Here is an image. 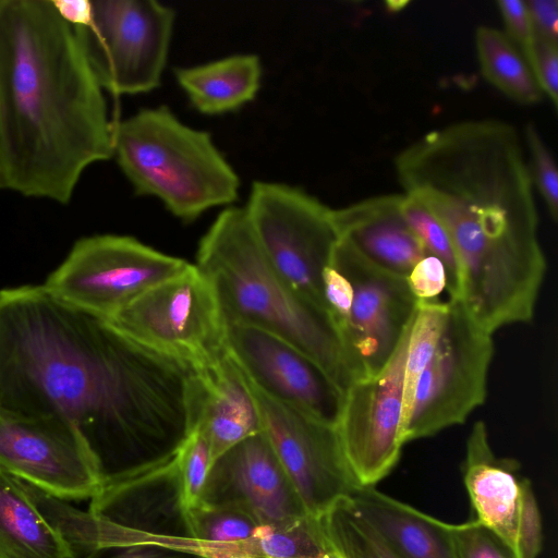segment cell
<instances>
[{
    "mask_svg": "<svg viewBox=\"0 0 558 558\" xmlns=\"http://www.w3.org/2000/svg\"><path fill=\"white\" fill-rule=\"evenodd\" d=\"M199 504L242 508L263 525L308 514L263 430L214 460Z\"/></svg>",
    "mask_w": 558,
    "mask_h": 558,
    "instance_id": "obj_17",
    "label": "cell"
},
{
    "mask_svg": "<svg viewBox=\"0 0 558 558\" xmlns=\"http://www.w3.org/2000/svg\"><path fill=\"white\" fill-rule=\"evenodd\" d=\"M137 344L195 372L227 354V323L209 279L190 264L108 319Z\"/></svg>",
    "mask_w": 558,
    "mask_h": 558,
    "instance_id": "obj_7",
    "label": "cell"
},
{
    "mask_svg": "<svg viewBox=\"0 0 558 558\" xmlns=\"http://www.w3.org/2000/svg\"><path fill=\"white\" fill-rule=\"evenodd\" d=\"M112 147L135 193L157 197L183 221L238 198L239 177L210 134L167 107L142 109L113 125Z\"/></svg>",
    "mask_w": 558,
    "mask_h": 558,
    "instance_id": "obj_5",
    "label": "cell"
},
{
    "mask_svg": "<svg viewBox=\"0 0 558 558\" xmlns=\"http://www.w3.org/2000/svg\"><path fill=\"white\" fill-rule=\"evenodd\" d=\"M323 292L354 379L377 375L417 310L407 279L380 269L339 239L323 274Z\"/></svg>",
    "mask_w": 558,
    "mask_h": 558,
    "instance_id": "obj_6",
    "label": "cell"
},
{
    "mask_svg": "<svg viewBox=\"0 0 558 558\" xmlns=\"http://www.w3.org/2000/svg\"><path fill=\"white\" fill-rule=\"evenodd\" d=\"M405 195L446 229L453 300L489 333L533 319L546 272L529 165L517 129L496 119L429 131L395 158Z\"/></svg>",
    "mask_w": 558,
    "mask_h": 558,
    "instance_id": "obj_2",
    "label": "cell"
},
{
    "mask_svg": "<svg viewBox=\"0 0 558 558\" xmlns=\"http://www.w3.org/2000/svg\"><path fill=\"white\" fill-rule=\"evenodd\" d=\"M227 350L251 386L265 397L337 426L344 393L301 350L272 333L240 324H227Z\"/></svg>",
    "mask_w": 558,
    "mask_h": 558,
    "instance_id": "obj_15",
    "label": "cell"
},
{
    "mask_svg": "<svg viewBox=\"0 0 558 558\" xmlns=\"http://www.w3.org/2000/svg\"><path fill=\"white\" fill-rule=\"evenodd\" d=\"M348 498L401 558H457L452 524L393 499L374 486H357Z\"/></svg>",
    "mask_w": 558,
    "mask_h": 558,
    "instance_id": "obj_21",
    "label": "cell"
},
{
    "mask_svg": "<svg viewBox=\"0 0 558 558\" xmlns=\"http://www.w3.org/2000/svg\"><path fill=\"white\" fill-rule=\"evenodd\" d=\"M519 469L514 459L494 453L485 423L476 421L466 440L463 481L475 520L494 531L514 550L522 483Z\"/></svg>",
    "mask_w": 558,
    "mask_h": 558,
    "instance_id": "obj_20",
    "label": "cell"
},
{
    "mask_svg": "<svg viewBox=\"0 0 558 558\" xmlns=\"http://www.w3.org/2000/svg\"><path fill=\"white\" fill-rule=\"evenodd\" d=\"M412 325V323H411ZM389 363L344 392L337 430L360 486H374L400 459L403 447V381L410 328Z\"/></svg>",
    "mask_w": 558,
    "mask_h": 558,
    "instance_id": "obj_14",
    "label": "cell"
},
{
    "mask_svg": "<svg viewBox=\"0 0 558 558\" xmlns=\"http://www.w3.org/2000/svg\"><path fill=\"white\" fill-rule=\"evenodd\" d=\"M182 477L187 507L199 504L201 496L214 462L210 442L199 429H194L175 454Z\"/></svg>",
    "mask_w": 558,
    "mask_h": 558,
    "instance_id": "obj_29",
    "label": "cell"
},
{
    "mask_svg": "<svg viewBox=\"0 0 558 558\" xmlns=\"http://www.w3.org/2000/svg\"><path fill=\"white\" fill-rule=\"evenodd\" d=\"M475 47L483 76L512 100L534 105L543 93L523 56L504 32L492 26H478Z\"/></svg>",
    "mask_w": 558,
    "mask_h": 558,
    "instance_id": "obj_24",
    "label": "cell"
},
{
    "mask_svg": "<svg viewBox=\"0 0 558 558\" xmlns=\"http://www.w3.org/2000/svg\"><path fill=\"white\" fill-rule=\"evenodd\" d=\"M541 548V513L531 482L527 478H522L515 553L518 558H536Z\"/></svg>",
    "mask_w": 558,
    "mask_h": 558,
    "instance_id": "obj_32",
    "label": "cell"
},
{
    "mask_svg": "<svg viewBox=\"0 0 558 558\" xmlns=\"http://www.w3.org/2000/svg\"><path fill=\"white\" fill-rule=\"evenodd\" d=\"M189 265L135 238L98 234L77 240L43 286L58 299L109 319Z\"/></svg>",
    "mask_w": 558,
    "mask_h": 558,
    "instance_id": "obj_11",
    "label": "cell"
},
{
    "mask_svg": "<svg viewBox=\"0 0 558 558\" xmlns=\"http://www.w3.org/2000/svg\"><path fill=\"white\" fill-rule=\"evenodd\" d=\"M102 88L51 0H0L1 189L60 204L113 157Z\"/></svg>",
    "mask_w": 558,
    "mask_h": 558,
    "instance_id": "obj_3",
    "label": "cell"
},
{
    "mask_svg": "<svg viewBox=\"0 0 558 558\" xmlns=\"http://www.w3.org/2000/svg\"><path fill=\"white\" fill-rule=\"evenodd\" d=\"M174 74L195 109L217 116L234 111L255 98L262 81V64L255 54H233L179 68Z\"/></svg>",
    "mask_w": 558,
    "mask_h": 558,
    "instance_id": "obj_23",
    "label": "cell"
},
{
    "mask_svg": "<svg viewBox=\"0 0 558 558\" xmlns=\"http://www.w3.org/2000/svg\"><path fill=\"white\" fill-rule=\"evenodd\" d=\"M498 11L505 25V35L527 62L535 44V35L525 1L499 0Z\"/></svg>",
    "mask_w": 558,
    "mask_h": 558,
    "instance_id": "obj_35",
    "label": "cell"
},
{
    "mask_svg": "<svg viewBox=\"0 0 558 558\" xmlns=\"http://www.w3.org/2000/svg\"><path fill=\"white\" fill-rule=\"evenodd\" d=\"M322 558H345L339 550L335 547L327 551Z\"/></svg>",
    "mask_w": 558,
    "mask_h": 558,
    "instance_id": "obj_39",
    "label": "cell"
},
{
    "mask_svg": "<svg viewBox=\"0 0 558 558\" xmlns=\"http://www.w3.org/2000/svg\"><path fill=\"white\" fill-rule=\"evenodd\" d=\"M190 514L199 553L207 558L233 554L257 558L256 535L262 524L244 509L198 504Z\"/></svg>",
    "mask_w": 558,
    "mask_h": 558,
    "instance_id": "obj_25",
    "label": "cell"
},
{
    "mask_svg": "<svg viewBox=\"0 0 558 558\" xmlns=\"http://www.w3.org/2000/svg\"><path fill=\"white\" fill-rule=\"evenodd\" d=\"M401 213L426 252L444 264L448 276V295L453 300L458 288V266L450 238L440 221L416 198L402 194Z\"/></svg>",
    "mask_w": 558,
    "mask_h": 558,
    "instance_id": "obj_28",
    "label": "cell"
},
{
    "mask_svg": "<svg viewBox=\"0 0 558 558\" xmlns=\"http://www.w3.org/2000/svg\"><path fill=\"white\" fill-rule=\"evenodd\" d=\"M244 209L274 270L299 296L327 313L323 274L339 240L332 208L299 187L257 181Z\"/></svg>",
    "mask_w": 558,
    "mask_h": 558,
    "instance_id": "obj_8",
    "label": "cell"
},
{
    "mask_svg": "<svg viewBox=\"0 0 558 558\" xmlns=\"http://www.w3.org/2000/svg\"><path fill=\"white\" fill-rule=\"evenodd\" d=\"M57 13L71 27L86 25L92 17L89 0H51Z\"/></svg>",
    "mask_w": 558,
    "mask_h": 558,
    "instance_id": "obj_38",
    "label": "cell"
},
{
    "mask_svg": "<svg viewBox=\"0 0 558 558\" xmlns=\"http://www.w3.org/2000/svg\"><path fill=\"white\" fill-rule=\"evenodd\" d=\"M457 558H518L515 550L476 520L452 524Z\"/></svg>",
    "mask_w": 558,
    "mask_h": 558,
    "instance_id": "obj_31",
    "label": "cell"
},
{
    "mask_svg": "<svg viewBox=\"0 0 558 558\" xmlns=\"http://www.w3.org/2000/svg\"><path fill=\"white\" fill-rule=\"evenodd\" d=\"M405 279L417 302L438 301L445 290L448 292L446 268L430 254L425 255Z\"/></svg>",
    "mask_w": 558,
    "mask_h": 558,
    "instance_id": "obj_34",
    "label": "cell"
},
{
    "mask_svg": "<svg viewBox=\"0 0 558 558\" xmlns=\"http://www.w3.org/2000/svg\"><path fill=\"white\" fill-rule=\"evenodd\" d=\"M0 558H73L28 485L0 471Z\"/></svg>",
    "mask_w": 558,
    "mask_h": 558,
    "instance_id": "obj_22",
    "label": "cell"
},
{
    "mask_svg": "<svg viewBox=\"0 0 558 558\" xmlns=\"http://www.w3.org/2000/svg\"><path fill=\"white\" fill-rule=\"evenodd\" d=\"M527 64L543 93L553 106L558 104V44L535 38Z\"/></svg>",
    "mask_w": 558,
    "mask_h": 558,
    "instance_id": "obj_36",
    "label": "cell"
},
{
    "mask_svg": "<svg viewBox=\"0 0 558 558\" xmlns=\"http://www.w3.org/2000/svg\"><path fill=\"white\" fill-rule=\"evenodd\" d=\"M193 430L208 438L214 460L262 430L259 410L248 381L229 354L195 372L191 391Z\"/></svg>",
    "mask_w": 558,
    "mask_h": 558,
    "instance_id": "obj_19",
    "label": "cell"
},
{
    "mask_svg": "<svg viewBox=\"0 0 558 558\" xmlns=\"http://www.w3.org/2000/svg\"><path fill=\"white\" fill-rule=\"evenodd\" d=\"M77 558H207L199 551L161 542L97 545Z\"/></svg>",
    "mask_w": 558,
    "mask_h": 558,
    "instance_id": "obj_33",
    "label": "cell"
},
{
    "mask_svg": "<svg viewBox=\"0 0 558 558\" xmlns=\"http://www.w3.org/2000/svg\"><path fill=\"white\" fill-rule=\"evenodd\" d=\"M493 335L449 300L444 328L417 375L404 416L403 444L463 424L486 399Z\"/></svg>",
    "mask_w": 558,
    "mask_h": 558,
    "instance_id": "obj_9",
    "label": "cell"
},
{
    "mask_svg": "<svg viewBox=\"0 0 558 558\" xmlns=\"http://www.w3.org/2000/svg\"><path fill=\"white\" fill-rule=\"evenodd\" d=\"M322 522L332 546L345 558H401L348 497L338 500Z\"/></svg>",
    "mask_w": 558,
    "mask_h": 558,
    "instance_id": "obj_27",
    "label": "cell"
},
{
    "mask_svg": "<svg viewBox=\"0 0 558 558\" xmlns=\"http://www.w3.org/2000/svg\"><path fill=\"white\" fill-rule=\"evenodd\" d=\"M221 558H254V557L245 555V554H233V555H228V556H225Z\"/></svg>",
    "mask_w": 558,
    "mask_h": 558,
    "instance_id": "obj_40",
    "label": "cell"
},
{
    "mask_svg": "<svg viewBox=\"0 0 558 558\" xmlns=\"http://www.w3.org/2000/svg\"><path fill=\"white\" fill-rule=\"evenodd\" d=\"M174 19L155 0H95L89 22L72 28L100 87L132 95L159 86Z\"/></svg>",
    "mask_w": 558,
    "mask_h": 558,
    "instance_id": "obj_10",
    "label": "cell"
},
{
    "mask_svg": "<svg viewBox=\"0 0 558 558\" xmlns=\"http://www.w3.org/2000/svg\"><path fill=\"white\" fill-rule=\"evenodd\" d=\"M402 194L373 196L332 209L341 240L383 270L407 278L428 253L401 213Z\"/></svg>",
    "mask_w": 558,
    "mask_h": 558,
    "instance_id": "obj_18",
    "label": "cell"
},
{
    "mask_svg": "<svg viewBox=\"0 0 558 558\" xmlns=\"http://www.w3.org/2000/svg\"><path fill=\"white\" fill-rule=\"evenodd\" d=\"M194 374L43 284L0 290V414L69 425L102 485L175 457L193 432Z\"/></svg>",
    "mask_w": 558,
    "mask_h": 558,
    "instance_id": "obj_1",
    "label": "cell"
},
{
    "mask_svg": "<svg viewBox=\"0 0 558 558\" xmlns=\"http://www.w3.org/2000/svg\"><path fill=\"white\" fill-rule=\"evenodd\" d=\"M530 174L554 221L558 218V172L555 160L534 124L524 130Z\"/></svg>",
    "mask_w": 558,
    "mask_h": 558,
    "instance_id": "obj_30",
    "label": "cell"
},
{
    "mask_svg": "<svg viewBox=\"0 0 558 558\" xmlns=\"http://www.w3.org/2000/svg\"><path fill=\"white\" fill-rule=\"evenodd\" d=\"M332 548L322 518L311 514L262 524L256 535L257 558H322Z\"/></svg>",
    "mask_w": 558,
    "mask_h": 558,
    "instance_id": "obj_26",
    "label": "cell"
},
{
    "mask_svg": "<svg viewBox=\"0 0 558 558\" xmlns=\"http://www.w3.org/2000/svg\"><path fill=\"white\" fill-rule=\"evenodd\" d=\"M88 512L98 545L161 542L199 551L175 457L134 477L102 485Z\"/></svg>",
    "mask_w": 558,
    "mask_h": 558,
    "instance_id": "obj_13",
    "label": "cell"
},
{
    "mask_svg": "<svg viewBox=\"0 0 558 558\" xmlns=\"http://www.w3.org/2000/svg\"><path fill=\"white\" fill-rule=\"evenodd\" d=\"M250 387L259 410L262 430L306 512L322 518L360 486L344 456L337 426L272 401L251 384Z\"/></svg>",
    "mask_w": 558,
    "mask_h": 558,
    "instance_id": "obj_12",
    "label": "cell"
},
{
    "mask_svg": "<svg viewBox=\"0 0 558 558\" xmlns=\"http://www.w3.org/2000/svg\"><path fill=\"white\" fill-rule=\"evenodd\" d=\"M197 268L227 324L272 333L314 360L344 393L355 381L328 314L299 296L270 266L244 208L222 210L202 238Z\"/></svg>",
    "mask_w": 558,
    "mask_h": 558,
    "instance_id": "obj_4",
    "label": "cell"
},
{
    "mask_svg": "<svg viewBox=\"0 0 558 558\" xmlns=\"http://www.w3.org/2000/svg\"><path fill=\"white\" fill-rule=\"evenodd\" d=\"M0 471L65 501L92 499L102 487L85 444L57 418L0 414Z\"/></svg>",
    "mask_w": 558,
    "mask_h": 558,
    "instance_id": "obj_16",
    "label": "cell"
},
{
    "mask_svg": "<svg viewBox=\"0 0 558 558\" xmlns=\"http://www.w3.org/2000/svg\"><path fill=\"white\" fill-rule=\"evenodd\" d=\"M0 189H1V174H0Z\"/></svg>",
    "mask_w": 558,
    "mask_h": 558,
    "instance_id": "obj_41",
    "label": "cell"
},
{
    "mask_svg": "<svg viewBox=\"0 0 558 558\" xmlns=\"http://www.w3.org/2000/svg\"><path fill=\"white\" fill-rule=\"evenodd\" d=\"M535 38L558 44V1H525Z\"/></svg>",
    "mask_w": 558,
    "mask_h": 558,
    "instance_id": "obj_37",
    "label": "cell"
}]
</instances>
